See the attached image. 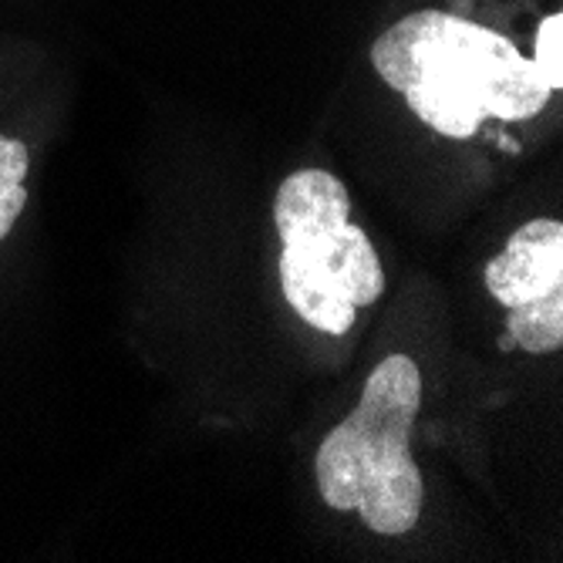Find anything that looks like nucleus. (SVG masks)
<instances>
[{"instance_id": "4", "label": "nucleus", "mask_w": 563, "mask_h": 563, "mask_svg": "<svg viewBox=\"0 0 563 563\" xmlns=\"http://www.w3.org/2000/svg\"><path fill=\"white\" fill-rule=\"evenodd\" d=\"M486 287L506 311L530 307L563 294V227L556 220H530L496 261L486 264Z\"/></svg>"}, {"instance_id": "7", "label": "nucleus", "mask_w": 563, "mask_h": 563, "mask_svg": "<svg viewBox=\"0 0 563 563\" xmlns=\"http://www.w3.org/2000/svg\"><path fill=\"white\" fill-rule=\"evenodd\" d=\"M530 62L537 65L550 91L563 88V14H550L540 21Z\"/></svg>"}, {"instance_id": "3", "label": "nucleus", "mask_w": 563, "mask_h": 563, "mask_svg": "<svg viewBox=\"0 0 563 563\" xmlns=\"http://www.w3.org/2000/svg\"><path fill=\"white\" fill-rule=\"evenodd\" d=\"M280 290L294 314L324 334H347L357 311L385 294L382 257L351 223V196L324 169L287 176L274 199Z\"/></svg>"}, {"instance_id": "5", "label": "nucleus", "mask_w": 563, "mask_h": 563, "mask_svg": "<svg viewBox=\"0 0 563 563\" xmlns=\"http://www.w3.org/2000/svg\"><path fill=\"white\" fill-rule=\"evenodd\" d=\"M506 334L517 341V347H523L530 354L560 351V344H563V294L509 311Z\"/></svg>"}, {"instance_id": "6", "label": "nucleus", "mask_w": 563, "mask_h": 563, "mask_svg": "<svg viewBox=\"0 0 563 563\" xmlns=\"http://www.w3.org/2000/svg\"><path fill=\"white\" fill-rule=\"evenodd\" d=\"M27 166H31V152L24 142L0 135V243L11 233L14 220L27 207Z\"/></svg>"}, {"instance_id": "8", "label": "nucleus", "mask_w": 563, "mask_h": 563, "mask_svg": "<svg viewBox=\"0 0 563 563\" xmlns=\"http://www.w3.org/2000/svg\"><path fill=\"white\" fill-rule=\"evenodd\" d=\"M514 347H517V341L509 338V334H503V338H499V351H514Z\"/></svg>"}, {"instance_id": "2", "label": "nucleus", "mask_w": 563, "mask_h": 563, "mask_svg": "<svg viewBox=\"0 0 563 563\" xmlns=\"http://www.w3.org/2000/svg\"><path fill=\"white\" fill-rule=\"evenodd\" d=\"M422 405V375L408 354H391L368 375L354 412L318 449L321 499L382 537L419 523L426 483L412 459V429Z\"/></svg>"}, {"instance_id": "1", "label": "nucleus", "mask_w": 563, "mask_h": 563, "mask_svg": "<svg viewBox=\"0 0 563 563\" xmlns=\"http://www.w3.org/2000/svg\"><path fill=\"white\" fill-rule=\"evenodd\" d=\"M372 65L445 139H473L486 119L527 122L553 95L514 41L449 11L391 24L372 44Z\"/></svg>"}]
</instances>
